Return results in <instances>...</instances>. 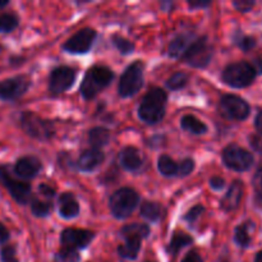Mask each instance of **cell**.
Listing matches in <instances>:
<instances>
[{"instance_id":"obj_48","label":"cell","mask_w":262,"mask_h":262,"mask_svg":"<svg viewBox=\"0 0 262 262\" xmlns=\"http://www.w3.org/2000/svg\"><path fill=\"white\" fill-rule=\"evenodd\" d=\"M255 262H262V250L260 251V252L257 253V255H256Z\"/></svg>"},{"instance_id":"obj_6","label":"cell","mask_w":262,"mask_h":262,"mask_svg":"<svg viewBox=\"0 0 262 262\" xmlns=\"http://www.w3.org/2000/svg\"><path fill=\"white\" fill-rule=\"evenodd\" d=\"M222 158L228 168L234 171H239V173L250 170L255 163V158L250 151L234 143L227 146L223 150Z\"/></svg>"},{"instance_id":"obj_13","label":"cell","mask_w":262,"mask_h":262,"mask_svg":"<svg viewBox=\"0 0 262 262\" xmlns=\"http://www.w3.org/2000/svg\"><path fill=\"white\" fill-rule=\"evenodd\" d=\"M95 38H96V31L92 28H83L72 36L69 40H67L63 48L71 54H84L90 50Z\"/></svg>"},{"instance_id":"obj_2","label":"cell","mask_w":262,"mask_h":262,"mask_svg":"<svg viewBox=\"0 0 262 262\" xmlns=\"http://www.w3.org/2000/svg\"><path fill=\"white\" fill-rule=\"evenodd\" d=\"M114 78V73L107 67L95 66L87 71L81 84V94L86 100L94 99L99 92L110 84Z\"/></svg>"},{"instance_id":"obj_12","label":"cell","mask_w":262,"mask_h":262,"mask_svg":"<svg viewBox=\"0 0 262 262\" xmlns=\"http://www.w3.org/2000/svg\"><path fill=\"white\" fill-rule=\"evenodd\" d=\"M0 181H2V183L4 184L5 188L9 191V193L12 194L15 201L22 205L27 204L28 199L31 196L30 184L12 178L7 171V169L3 168V166H0Z\"/></svg>"},{"instance_id":"obj_45","label":"cell","mask_w":262,"mask_h":262,"mask_svg":"<svg viewBox=\"0 0 262 262\" xmlns=\"http://www.w3.org/2000/svg\"><path fill=\"white\" fill-rule=\"evenodd\" d=\"M255 128L257 130V133L260 136H262V110L256 115V119H255Z\"/></svg>"},{"instance_id":"obj_26","label":"cell","mask_w":262,"mask_h":262,"mask_svg":"<svg viewBox=\"0 0 262 262\" xmlns=\"http://www.w3.org/2000/svg\"><path fill=\"white\" fill-rule=\"evenodd\" d=\"M253 204L258 210H262V166L256 170L252 178Z\"/></svg>"},{"instance_id":"obj_4","label":"cell","mask_w":262,"mask_h":262,"mask_svg":"<svg viewBox=\"0 0 262 262\" xmlns=\"http://www.w3.org/2000/svg\"><path fill=\"white\" fill-rule=\"evenodd\" d=\"M140 202L137 192L132 188H120L112 194L109 207L117 219H125L129 216Z\"/></svg>"},{"instance_id":"obj_46","label":"cell","mask_w":262,"mask_h":262,"mask_svg":"<svg viewBox=\"0 0 262 262\" xmlns=\"http://www.w3.org/2000/svg\"><path fill=\"white\" fill-rule=\"evenodd\" d=\"M188 4H189V7L193 8V9H196V8L209 7V5L211 4V2H204V0H201V2H189Z\"/></svg>"},{"instance_id":"obj_42","label":"cell","mask_w":262,"mask_h":262,"mask_svg":"<svg viewBox=\"0 0 262 262\" xmlns=\"http://www.w3.org/2000/svg\"><path fill=\"white\" fill-rule=\"evenodd\" d=\"M38 191H40V193L42 194V196L45 197H54V194H55V191H54V188H51L49 184H41L40 187H38Z\"/></svg>"},{"instance_id":"obj_34","label":"cell","mask_w":262,"mask_h":262,"mask_svg":"<svg viewBox=\"0 0 262 262\" xmlns=\"http://www.w3.org/2000/svg\"><path fill=\"white\" fill-rule=\"evenodd\" d=\"M79 255L76 250L72 248H61L58 253H56V262H78Z\"/></svg>"},{"instance_id":"obj_28","label":"cell","mask_w":262,"mask_h":262,"mask_svg":"<svg viewBox=\"0 0 262 262\" xmlns=\"http://www.w3.org/2000/svg\"><path fill=\"white\" fill-rule=\"evenodd\" d=\"M192 242H193V239L189 235L184 234V233H177L173 237V239H171L170 245H169V252L171 255H177L182 248L191 245Z\"/></svg>"},{"instance_id":"obj_47","label":"cell","mask_w":262,"mask_h":262,"mask_svg":"<svg viewBox=\"0 0 262 262\" xmlns=\"http://www.w3.org/2000/svg\"><path fill=\"white\" fill-rule=\"evenodd\" d=\"M256 69V73L262 74V58H256L255 64H252Z\"/></svg>"},{"instance_id":"obj_10","label":"cell","mask_w":262,"mask_h":262,"mask_svg":"<svg viewBox=\"0 0 262 262\" xmlns=\"http://www.w3.org/2000/svg\"><path fill=\"white\" fill-rule=\"evenodd\" d=\"M76 79V71L69 67H58L54 69L49 78V90L51 94H63L68 89H71Z\"/></svg>"},{"instance_id":"obj_38","label":"cell","mask_w":262,"mask_h":262,"mask_svg":"<svg viewBox=\"0 0 262 262\" xmlns=\"http://www.w3.org/2000/svg\"><path fill=\"white\" fill-rule=\"evenodd\" d=\"M235 9L241 13H248L253 9V7L256 5V2L253 0H238V2L233 3Z\"/></svg>"},{"instance_id":"obj_15","label":"cell","mask_w":262,"mask_h":262,"mask_svg":"<svg viewBox=\"0 0 262 262\" xmlns=\"http://www.w3.org/2000/svg\"><path fill=\"white\" fill-rule=\"evenodd\" d=\"M243 183L241 181H234L230 184L227 194L222 200V209L224 211H234L241 205V201L243 199Z\"/></svg>"},{"instance_id":"obj_30","label":"cell","mask_w":262,"mask_h":262,"mask_svg":"<svg viewBox=\"0 0 262 262\" xmlns=\"http://www.w3.org/2000/svg\"><path fill=\"white\" fill-rule=\"evenodd\" d=\"M234 42L237 43V46L241 50L246 51V53H248V51H251L257 46V41H256L255 37L250 35H243L241 32H237L234 37Z\"/></svg>"},{"instance_id":"obj_36","label":"cell","mask_w":262,"mask_h":262,"mask_svg":"<svg viewBox=\"0 0 262 262\" xmlns=\"http://www.w3.org/2000/svg\"><path fill=\"white\" fill-rule=\"evenodd\" d=\"M193 169H194V161L192 160V159H186V160H183L178 165V173H177V176L187 177L193 171Z\"/></svg>"},{"instance_id":"obj_35","label":"cell","mask_w":262,"mask_h":262,"mask_svg":"<svg viewBox=\"0 0 262 262\" xmlns=\"http://www.w3.org/2000/svg\"><path fill=\"white\" fill-rule=\"evenodd\" d=\"M113 42H114L115 48H117L120 53L124 54V55L130 54L135 50V45H133L129 40L122 37V36H114V37H113Z\"/></svg>"},{"instance_id":"obj_27","label":"cell","mask_w":262,"mask_h":262,"mask_svg":"<svg viewBox=\"0 0 262 262\" xmlns=\"http://www.w3.org/2000/svg\"><path fill=\"white\" fill-rule=\"evenodd\" d=\"M141 215L150 222H156L161 216V209L156 202H143L141 206Z\"/></svg>"},{"instance_id":"obj_24","label":"cell","mask_w":262,"mask_h":262,"mask_svg":"<svg viewBox=\"0 0 262 262\" xmlns=\"http://www.w3.org/2000/svg\"><path fill=\"white\" fill-rule=\"evenodd\" d=\"M158 169L163 176L174 177L178 173V164L168 155H161L158 160Z\"/></svg>"},{"instance_id":"obj_19","label":"cell","mask_w":262,"mask_h":262,"mask_svg":"<svg viewBox=\"0 0 262 262\" xmlns=\"http://www.w3.org/2000/svg\"><path fill=\"white\" fill-rule=\"evenodd\" d=\"M59 204V214L64 217V219H72V217H76L79 212V205L76 201L74 196L72 193H66L60 194L58 200Z\"/></svg>"},{"instance_id":"obj_50","label":"cell","mask_w":262,"mask_h":262,"mask_svg":"<svg viewBox=\"0 0 262 262\" xmlns=\"http://www.w3.org/2000/svg\"><path fill=\"white\" fill-rule=\"evenodd\" d=\"M148 262H151V261H148Z\"/></svg>"},{"instance_id":"obj_32","label":"cell","mask_w":262,"mask_h":262,"mask_svg":"<svg viewBox=\"0 0 262 262\" xmlns=\"http://www.w3.org/2000/svg\"><path fill=\"white\" fill-rule=\"evenodd\" d=\"M18 26V18L12 13L0 14V32H10Z\"/></svg>"},{"instance_id":"obj_25","label":"cell","mask_w":262,"mask_h":262,"mask_svg":"<svg viewBox=\"0 0 262 262\" xmlns=\"http://www.w3.org/2000/svg\"><path fill=\"white\" fill-rule=\"evenodd\" d=\"M188 41L189 37L186 35H179L178 37L174 38L169 45V55L173 56V58L182 56V54H184V51L188 48Z\"/></svg>"},{"instance_id":"obj_22","label":"cell","mask_w":262,"mask_h":262,"mask_svg":"<svg viewBox=\"0 0 262 262\" xmlns=\"http://www.w3.org/2000/svg\"><path fill=\"white\" fill-rule=\"evenodd\" d=\"M110 140V132L106 128L95 127L89 132V142L94 148L100 150V147L106 145Z\"/></svg>"},{"instance_id":"obj_8","label":"cell","mask_w":262,"mask_h":262,"mask_svg":"<svg viewBox=\"0 0 262 262\" xmlns=\"http://www.w3.org/2000/svg\"><path fill=\"white\" fill-rule=\"evenodd\" d=\"M219 106L223 117L230 120L243 122L251 114L250 104L237 95H224L220 100Z\"/></svg>"},{"instance_id":"obj_44","label":"cell","mask_w":262,"mask_h":262,"mask_svg":"<svg viewBox=\"0 0 262 262\" xmlns=\"http://www.w3.org/2000/svg\"><path fill=\"white\" fill-rule=\"evenodd\" d=\"M9 239V232H8L7 228L0 223V243H4Z\"/></svg>"},{"instance_id":"obj_40","label":"cell","mask_w":262,"mask_h":262,"mask_svg":"<svg viewBox=\"0 0 262 262\" xmlns=\"http://www.w3.org/2000/svg\"><path fill=\"white\" fill-rule=\"evenodd\" d=\"M248 141H250V145L251 147H252V150L255 151V152L262 155V136L251 135L250 138H248Z\"/></svg>"},{"instance_id":"obj_49","label":"cell","mask_w":262,"mask_h":262,"mask_svg":"<svg viewBox=\"0 0 262 262\" xmlns=\"http://www.w3.org/2000/svg\"><path fill=\"white\" fill-rule=\"evenodd\" d=\"M8 4H9V2H8V0H0V9L4 7H7Z\"/></svg>"},{"instance_id":"obj_18","label":"cell","mask_w":262,"mask_h":262,"mask_svg":"<svg viewBox=\"0 0 262 262\" xmlns=\"http://www.w3.org/2000/svg\"><path fill=\"white\" fill-rule=\"evenodd\" d=\"M119 164L125 169V170L135 171L142 166V158L137 148L135 147H125L118 155Z\"/></svg>"},{"instance_id":"obj_21","label":"cell","mask_w":262,"mask_h":262,"mask_svg":"<svg viewBox=\"0 0 262 262\" xmlns=\"http://www.w3.org/2000/svg\"><path fill=\"white\" fill-rule=\"evenodd\" d=\"M251 229H255V224L252 222H246L242 223L235 228L234 232V241L239 247L247 248L251 245Z\"/></svg>"},{"instance_id":"obj_29","label":"cell","mask_w":262,"mask_h":262,"mask_svg":"<svg viewBox=\"0 0 262 262\" xmlns=\"http://www.w3.org/2000/svg\"><path fill=\"white\" fill-rule=\"evenodd\" d=\"M150 233L147 225L145 224H129L122 229V234L127 237H137V238H146Z\"/></svg>"},{"instance_id":"obj_3","label":"cell","mask_w":262,"mask_h":262,"mask_svg":"<svg viewBox=\"0 0 262 262\" xmlns=\"http://www.w3.org/2000/svg\"><path fill=\"white\" fill-rule=\"evenodd\" d=\"M257 77L255 67L248 61L232 63L223 71V81L233 89H246L251 86Z\"/></svg>"},{"instance_id":"obj_20","label":"cell","mask_w":262,"mask_h":262,"mask_svg":"<svg viewBox=\"0 0 262 262\" xmlns=\"http://www.w3.org/2000/svg\"><path fill=\"white\" fill-rule=\"evenodd\" d=\"M141 250V238L137 237H127L124 245L119 246L118 252L120 257L127 258V260H135L137 257L138 252Z\"/></svg>"},{"instance_id":"obj_11","label":"cell","mask_w":262,"mask_h":262,"mask_svg":"<svg viewBox=\"0 0 262 262\" xmlns=\"http://www.w3.org/2000/svg\"><path fill=\"white\" fill-rule=\"evenodd\" d=\"M30 87V79L25 76L13 77L0 82V100L13 101L26 94Z\"/></svg>"},{"instance_id":"obj_9","label":"cell","mask_w":262,"mask_h":262,"mask_svg":"<svg viewBox=\"0 0 262 262\" xmlns=\"http://www.w3.org/2000/svg\"><path fill=\"white\" fill-rule=\"evenodd\" d=\"M212 58V46L207 37H200L191 43L184 51L183 59L194 68H204Z\"/></svg>"},{"instance_id":"obj_1","label":"cell","mask_w":262,"mask_h":262,"mask_svg":"<svg viewBox=\"0 0 262 262\" xmlns=\"http://www.w3.org/2000/svg\"><path fill=\"white\" fill-rule=\"evenodd\" d=\"M166 94L159 87H152L147 91L138 107V117L147 124H156L165 115Z\"/></svg>"},{"instance_id":"obj_14","label":"cell","mask_w":262,"mask_h":262,"mask_svg":"<svg viewBox=\"0 0 262 262\" xmlns=\"http://www.w3.org/2000/svg\"><path fill=\"white\" fill-rule=\"evenodd\" d=\"M92 239H94V233L90 230L69 228L61 233V243L64 245V247L76 251L78 248H84L86 246H89Z\"/></svg>"},{"instance_id":"obj_39","label":"cell","mask_w":262,"mask_h":262,"mask_svg":"<svg viewBox=\"0 0 262 262\" xmlns=\"http://www.w3.org/2000/svg\"><path fill=\"white\" fill-rule=\"evenodd\" d=\"M202 212H204V207H202L201 205H197V206L192 207V209L187 212L186 216H184V219L189 223H193L199 219L200 215H201Z\"/></svg>"},{"instance_id":"obj_16","label":"cell","mask_w":262,"mask_h":262,"mask_svg":"<svg viewBox=\"0 0 262 262\" xmlns=\"http://www.w3.org/2000/svg\"><path fill=\"white\" fill-rule=\"evenodd\" d=\"M41 170V163L35 156H25L15 163L14 171L23 179H31Z\"/></svg>"},{"instance_id":"obj_5","label":"cell","mask_w":262,"mask_h":262,"mask_svg":"<svg viewBox=\"0 0 262 262\" xmlns=\"http://www.w3.org/2000/svg\"><path fill=\"white\" fill-rule=\"evenodd\" d=\"M143 86V63L141 60H136L130 64L123 76L120 77L118 84V92L122 97H130L137 94Z\"/></svg>"},{"instance_id":"obj_43","label":"cell","mask_w":262,"mask_h":262,"mask_svg":"<svg viewBox=\"0 0 262 262\" xmlns=\"http://www.w3.org/2000/svg\"><path fill=\"white\" fill-rule=\"evenodd\" d=\"M182 262H202V258L199 253L192 251V252L187 253V256L182 260Z\"/></svg>"},{"instance_id":"obj_33","label":"cell","mask_w":262,"mask_h":262,"mask_svg":"<svg viewBox=\"0 0 262 262\" xmlns=\"http://www.w3.org/2000/svg\"><path fill=\"white\" fill-rule=\"evenodd\" d=\"M31 210H32L33 214L36 216L43 217L46 215L50 214V211L53 210V205L50 202H43V201H38V200H33L32 205H31Z\"/></svg>"},{"instance_id":"obj_37","label":"cell","mask_w":262,"mask_h":262,"mask_svg":"<svg viewBox=\"0 0 262 262\" xmlns=\"http://www.w3.org/2000/svg\"><path fill=\"white\" fill-rule=\"evenodd\" d=\"M2 260L3 262H19L15 253V248L13 246H5L2 250Z\"/></svg>"},{"instance_id":"obj_17","label":"cell","mask_w":262,"mask_h":262,"mask_svg":"<svg viewBox=\"0 0 262 262\" xmlns=\"http://www.w3.org/2000/svg\"><path fill=\"white\" fill-rule=\"evenodd\" d=\"M104 159L105 156L101 150L91 148V150H86L81 154L77 160V166L83 171H91L96 169L104 161Z\"/></svg>"},{"instance_id":"obj_23","label":"cell","mask_w":262,"mask_h":262,"mask_svg":"<svg viewBox=\"0 0 262 262\" xmlns=\"http://www.w3.org/2000/svg\"><path fill=\"white\" fill-rule=\"evenodd\" d=\"M181 125L184 130L193 133V135H204L207 132L206 124L193 115H186V117L182 118Z\"/></svg>"},{"instance_id":"obj_7","label":"cell","mask_w":262,"mask_h":262,"mask_svg":"<svg viewBox=\"0 0 262 262\" xmlns=\"http://www.w3.org/2000/svg\"><path fill=\"white\" fill-rule=\"evenodd\" d=\"M20 127L28 136L37 140H49L54 135V125L32 112H25L20 115Z\"/></svg>"},{"instance_id":"obj_31","label":"cell","mask_w":262,"mask_h":262,"mask_svg":"<svg viewBox=\"0 0 262 262\" xmlns=\"http://www.w3.org/2000/svg\"><path fill=\"white\" fill-rule=\"evenodd\" d=\"M188 82V74L184 73V72H176L174 74H171L170 78L166 82V86L170 90L176 91V90L182 89L184 87Z\"/></svg>"},{"instance_id":"obj_41","label":"cell","mask_w":262,"mask_h":262,"mask_svg":"<svg viewBox=\"0 0 262 262\" xmlns=\"http://www.w3.org/2000/svg\"><path fill=\"white\" fill-rule=\"evenodd\" d=\"M210 186H211V188L215 189V191H220V189L224 188L225 181L222 177H212V178L210 179Z\"/></svg>"}]
</instances>
